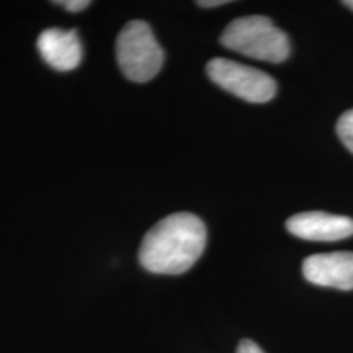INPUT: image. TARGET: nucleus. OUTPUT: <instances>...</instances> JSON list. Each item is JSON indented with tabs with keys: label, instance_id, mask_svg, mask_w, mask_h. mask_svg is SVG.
<instances>
[{
	"label": "nucleus",
	"instance_id": "obj_1",
	"mask_svg": "<svg viewBox=\"0 0 353 353\" xmlns=\"http://www.w3.org/2000/svg\"><path fill=\"white\" fill-rule=\"evenodd\" d=\"M206 247L205 223L192 213H174L149 229L139 262L157 275H180L198 262Z\"/></svg>",
	"mask_w": 353,
	"mask_h": 353
},
{
	"label": "nucleus",
	"instance_id": "obj_2",
	"mask_svg": "<svg viewBox=\"0 0 353 353\" xmlns=\"http://www.w3.org/2000/svg\"><path fill=\"white\" fill-rule=\"evenodd\" d=\"M228 50L267 63H283L290 56V39L268 17L250 15L231 21L221 34Z\"/></svg>",
	"mask_w": 353,
	"mask_h": 353
},
{
	"label": "nucleus",
	"instance_id": "obj_3",
	"mask_svg": "<svg viewBox=\"0 0 353 353\" xmlns=\"http://www.w3.org/2000/svg\"><path fill=\"white\" fill-rule=\"evenodd\" d=\"M117 59L123 76L132 82H149L164 65V51L152 28L143 20L126 23L117 39Z\"/></svg>",
	"mask_w": 353,
	"mask_h": 353
},
{
	"label": "nucleus",
	"instance_id": "obj_4",
	"mask_svg": "<svg viewBox=\"0 0 353 353\" xmlns=\"http://www.w3.org/2000/svg\"><path fill=\"white\" fill-rule=\"evenodd\" d=\"M208 77L229 94L250 103H265L276 94L275 79L263 70L241 64L228 57H214L206 65Z\"/></svg>",
	"mask_w": 353,
	"mask_h": 353
},
{
	"label": "nucleus",
	"instance_id": "obj_5",
	"mask_svg": "<svg viewBox=\"0 0 353 353\" xmlns=\"http://www.w3.org/2000/svg\"><path fill=\"white\" fill-rule=\"evenodd\" d=\"M286 229L303 241L334 242L353 236V219L324 211H307L291 216Z\"/></svg>",
	"mask_w": 353,
	"mask_h": 353
},
{
	"label": "nucleus",
	"instance_id": "obj_6",
	"mask_svg": "<svg viewBox=\"0 0 353 353\" xmlns=\"http://www.w3.org/2000/svg\"><path fill=\"white\" fill-rule=\"evenodd\" d=\"M309 283L342 291L353 290V252L316 254L303 262Z\"/></svg>",
	"mask_w": 353,
	"mask_h": 353
},
{
	"label": "nucleus",
	"instance_id": "obj_7",
	"mask_svg": "<svg viewBox=\"0 0 353 353\" xmlns=\"http://www.w3.org/2000/svg\"><path fill=\"white\" fill-rule=\"evenodd\" d=\"M37 46L44 63L61 72L76 69L82 61V43L74 30H44L39 34Z\"/></svg>",
	"mask_w": 353,
	"mask_h": 353
},
{
	"label": "nucleus",
	"instance_id": "obj_8",
	"mask_svg": "<svg viewBox=\"0 0 353 353\" xmlns=\"http://www.w3.org/2000/svg\"><path fill=\"white\" fill-rule=\"evenodd\" d=\"M337 134L343 145L353 154V108L347 110L337 121Z\"/></svg>",
	"mask_w": 353,
	"mask_h": 353
},
{
	"label": "nucleus",
	"instance_id": "obj_9",
	"mask_svg": "<svg viewBox=\"0 0 353 353\" xmlns=\"http://www.w3.org/2000/svg\"><path fill=\"white\" fill-rule=\"evenodd\" d=\"M56 3L65 8L68 12H82L90 6L88 0H63V2H56Z\"/></svg>",
	"mask_w": 353,
	"mask_h": 353
},
{
	"label": "nucleus",
	"instance_id": "obj_10",
	"mask_svg": "<svg viewBox=\"0 0 353 353\" xmlns=\"http://www.w3.org/2000/svg\"><path fill=\"white\" fill-rule=\"evenodd\" d=\"M236 353H265V352L254 341H250V339H244V341H241L239 345H237Z\"/></svg>",
	"mask_w": 353,
	"mask_h": 353
},
{
	"label": "nucleus",
	"instance_id": "obj_11",
	"mask_svg": "<svg viewBox=\"0 0 353 353\" xmlns=\"http://www.w3.org/2000/svg\"><path fill=\"white\" fill-rule=\"evenodd\" d=\"M228 3V0H203V2H198L200 7H219Z\"/></svg>",
	"mask_w": 353,
	"mask_h": 353
},
{
	"label": "nucleus",
	"instance_id": "obj_12",
	"mask_svg": "<svg viewBox=\"0 0 353 353\" xmlns=\"http://www.w3.org/2000/svg\"><path fill=\"white\" fill-rule=\"evenodd\" d=\"M343 3H345L348 8H352V10H353V0H347V2H343Z\"/></svg>",
	"mask_w": 353,
	"mask_h": 353
}]
</instances>
